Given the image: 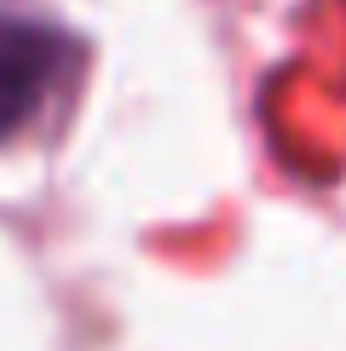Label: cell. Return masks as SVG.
<instances>
[{
  "label": "cell",
  "instance_id": "1",
  "mask_svg": "<svg viewBox=\"0 0 346 351\" xmlns=\"http://www.w3.org/2000/svg\"><path fill=\"white\" fill-rule=\"evenodd\" d=\"M86 47L64 23L0 6V150L29 138L76 93Z\"/></svg>",
  "mask_w": 346,
  "mask_h": 351
}]
</instances>
